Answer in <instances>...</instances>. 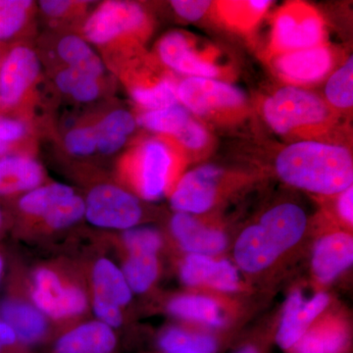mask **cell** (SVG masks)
<instances>
[{
    "label": "cell",
    "mask_w": 353,
    "mask_h": 353,
    "mask_svg": "<svg viewBox=\"0 0 353 353\" xmlns=\"http://www.w3.org/2000/svg\"><path fill=\"white\" fill-rule=\"evenodd\" d=\"M3 268H4L3 259H2L1 255H0V279H1L2 274H3Z\"/></svg>",
    "instance_id": "cell-46"
},
{
    "label": "cell",
    "mask_w": 353,
    "mask_h": 353,
    "mask_svg": "<svg viewBox=\"0 0 353 353\" xmlns=\"http://www.w3.org/2000/svg\"><path fill=\"white\" fill-rule=\"evenodd\" d=\"M116 345L112 329L101 321L77 327L58 340L57 353H110Z\"/></svg>",
    "instance_id": "cell-19"
},
{
    "label": "cell",
    "mask_w": 353,
    "mask_h": 353,
    "mask_svg": "<svg viewBox=\"0 0 353 353\" xmlns=\"http://www.w3.org/2000/svg\"><path fill=\"white\" fill-rule=\"evenodd\" d=\"M0 318L12 328L18 340L23 343L39 341L48 327L44 314L36 306L14 299L0 303Z\"/></svg>",
    "instance_id": "cell-20"
},
{
    "label": "cell",
    "mask_w": 353,
    "mask_h": 353,
    "mask_svg": "<svg viewBox=\"0 0 353 353\" xmlns=\"http://www.w3.org/2000/svg\"><path fill=\"white\" fill-rule=\"evenodd\" d=\"M234 353H260L259 348L255 347L254 345H245V347L239 348L238 350H236Z\"/></svg>",
    "instance_id": "cell-45"
},
{
    "label": "cell",
    "mask_w": 353,
    "mask_h": 353,
    "mask_svg": "<svg viewBox=\"0 0 353 353\" xmlns=\"http://www.w3.org/2000/svg\"><path fill=\"white\" fill-rule=\"evenodd\" d=\"M123 239L130 254L157 255L162 245L161 236L152 228H131L126 230Z\"/></svg>",
    "instance_id": "cell-36"
},
{
    "label": "cell",
    "mask_w": 353,
    "mask_h": 353,
    "mask_svg": "<svg viewBox=\"0 0 353 353\" xmlns=\"http://www.w3.org/2000/svg\"><path fill=\"white\" fill-rule=\"evenodd\" d=\"M175 12L183 19L197 21L203 17L211 6L210 1H199V0H174L171 1Z\"/></svg>",
    "instance_id": "cell-41"
},
{
    "label": "cell",
    "mask_w": 353,
    "mask_h": 353,
    "mask_svg": "<svg viewBox=\"0 0 353 353\" xmlns=\"http://www.w3.org/2000/svg\"><path fill=\"white\" fill-rule=\"evenodd\" d=\"M67 152L76 157H88L97 150L94 126L77 127L67 132L64 139Z\"/></svg>",
    "instance_id": "cell-37"
},
{
    "label": "cell",
    "mask_w": 353,
    "mask_h": 353,
    "mask_svg": "<svg viewBox=\"0 0 353 353\" xmlns=\"http://www.w3.org/2000/svg\"><path fill=\"white\" fill-rule=\"evenodd\" d=\"M150 22L145 9L134 2L111 0L101 4L83 25L85 41L95 44L111 59L128 44L143 41Z\"/></svg>",
    "instance_id": "cell-3"
},
{
    "label": "cell",
    "mask_w": 353,
    "mask_h": 353,
    "mask_svg": "<svg viewBox=\"0 0 353 353\" xmlns=\"http://www.w3.org/2000/svg\"><path fill=\"white\" fill-rule=\"evenodd\" d=\"M327 101L332 106L340 109L352 108L353 104V60L334 72L325 88Z\"/></svg>",
    "instance_id": "cell-34"
},
{
    "label": "cell",
    "mask_w": 353,
    "mask_h": 353,
    "mask_svg": "<svg viewBox=\"0 0 353 353\" xmlns=\"http://www.w3.org/2000/svg\"><path fill=\"white\" fill-rule=\"evenodd\" d=\"M350 345L347 330L339 323H325L309 329L292 353H343Z\"/></svg>",
    "instance_id": "cell-22"
},
{
    "label": "cell",
    "mask_w": 353,
    "mask_h": 353,
    "mask_svg": "<svg viewBox=\"0 0 353 353\" xmlns=\"http://www.w3.org/2000/svg\"><path fill=\"white\" fill-rule=\"evenodd\" d=\"M178 85L170 78L160 79L152 83H129L132 101L146 110H157L178 104Z\"/></svg>",
    "instance_id": "cell-26"
},
{
    "label": "cell",
    "mask_w": 353,
    "mask_h": 353,
    "mask_svg": "<svg viewBox=\"0 0 353 353\" xmlns=\"http://www.w3.org/2000/svg\"><path fill=\"white\" fill-rule=\"evenodd\" d=\"M43 176V166L34 158L16 153L0 157V196L36 189Z\"/></svg>",
    "instance_id": "cell-18"
},
{
    "label": "cell",
    "mask_w": 353,
    "mask_h": 353,
    "mask_svg": "<svg viewBox=\"0 0 353 353\" xmlns=\"http://www.w3.org/2000/svg\"><path fill=\"white\" fill-rule=\"evenodd\" d=\"M85 216L90 224L105 229L129 230L138 224L141 208L138 199L114 185H99L88 194Z\"/></svg>",
    "instance_id": "cell-7"
},
{
    "label": "cell",
    "mask_w": 353,
    "mask_h": 353,
    "mask_svg": "<svg viewBox=\"0 0 353 353\" xmlns=\"http://www.w3.org/2000/svg\"><path fill=\"white\" fill-rule=\"evenodd\" d=\"M85 216V201L76 196L58 203L43 216L46 224L53 229H64L72 226Z\"/></svg>",
    "instance_id": "cell-35"
},
{
    "label": "cell",
    "mask_w": 353,
    "mask_h": 353,
    "mask_svg": "<svg viewBox=\"0 0 353 353\" xmlns=\"http://www.w3.org/2000/svg\"><path fill=\"white\" fill-rule=\"evenodd\" d=\"M94 294L117 304L127 305L132 299V290L123 272L108 259H101L95 263L92 272Z\"/></svg>",
    "instance_id": "cell-24"
},
{
    "label": "cell",
    "mask_w": 353,
    "mask_h": 353,
    "mask_svg": "<svg viewBox=\"0 0 353 353\" xmlns=\"http://www.w3.org/2000/svg\"><path fill=\"white\" fill-rule=\"evenodd\" d=\"M352 261V236L345 233L327 234L316 243L312 257L313 273L319 282L327 284L350 268Z\"/></svg>",
    "instance_id": "cell-16"
},
{
    "label": "cell",
    "mask_w": 353,
    "mask_h": 353,
    "mask_svg": "<svg viewBox=\"0 0 353 353\" xmlns=\"http://www.w3.org/2000/svg\"><path fill=\"white\" fill-rule=\"evenodd\" d=\"M41 64L37 53L26 46L10 48L0 59V108L19 105L38 80Z\"/></svg>",
    "instance_id": "cell-9"
},
{
    "label": "cell",
    "mask_w": 353,
    "mask_h": 353,
    "mask_svg": "<svg viewBox=\"0 0 353 353\" xmlns=\"http://www.w3.org/2000/svg\"><path fill=\"white\" fill-rule=\"evenodd\" d=\"M157 52L167 67L183 75L213 79L219 74L217 66L199 55L182 32L164 36L158 43Z\"/></svg>",
    "instance_id": "cell-14"
},
{
    "label": "cell",
    "mask_w": 353,
    "mask_h": 353,
    "mask_svg": "<svg viewBox=\"0 0 353 353\" xmlns=\"http://www.w3.org/2000/svg\"><path fill=\"white\" fill-rule=\"evenodd\" d=\"M95 315L99 318V321L108 325L110 328H116L122 324L123 316L121 312V307L117 304L103 299V297L94 294L92 301Z\"/></svg>",
    "instance_id": "cell-40"
},
{
    "label": "cell",
    "mask_w": 353,
    "mask_h": 353,
    "mask_svg": "<svg viewBox=\"0 0 353 353\" xmlns=\"http://www.w3.org/2000/svg\"><path fill=\"white\" fill-rule=\"evenodd\" d=\"M57 54L69 68L101 80L105 67L101 58L94 52L85 39L76 34H68L57 44Z\"/></svg>",
    "instance_id": "cell-23"
},
{
    "label": "cell",
    "mask_w": 353,
    "mask_h": 353,
    "mask_svg": "<svg viewBox=\"0 0 353 353\" xmlns=\"http://www.w3.org/2000/svg\"><path fill=\"white\" fill-rule=\"evenodd\" d=\"M270 1H233L220 4L221 16L232 27L248 29L256 24L270 6Z\"/></svg>",
    "instance_id": "cell-32"
},
{
    "label": "cell",
    "mask_w": 353,
    "mask_h": 353,
    "mask_svg": "<svg viewBox=\"0 0 353 353\" xmlns=\"http://www.w3.org/2000/svg\"><path fill=\"white\" fill-rule=\"evenodd\" d=\"M331 51L324 46L282 53L276 58L279 75L288 82L305 85L322 80L333 66Z\"/></svg>",
    "instance_id": "cell-13"
},
{
    "label": "cell",
    "mask_w": 353,
    "mask_h": 353,
    "mask_svg": "<svg viewBox=\"0 0 353 353\" xmlns=\"http://www.w3.org/2000/svg\"><path fill=\"white\" fill-rule=\"evenodd\" d=\"M159 345L167 353H215L217 341L208 334L170 329L160 338Z\"/></svg>",
    "instance_id": "cell-30"
},
{
    "label": "cell",
    "mask_w": 353,
    "mask_h": 353,
    "mask_svg": "<svg viewBox=\"0 0 353 353\" xmlns=\"http://www.w3.org/2000/svg\"><path fill=\"white\" fill-rule=\"evenodd\" d=\"M28 128L22 121L0 116V157L11 154L14 146L27 134Z\"/></svg>",
    "instance_id": "cell-38"
},
{
    "label": "cell",
    "mask_w": 353,
    "mask_h": 353,
    "mask_svg": "<svg viewBox=\"0 0 353 353\" xmlns=\"http://www.w3.org/2000/svg\"><path fill=\"white\" fill-rule=\"evenodd\" d=\"M190 120L189 110L179 104L157 110H146L136 119L139 126L172 137H175Z\"/></svg>",
    "instance_id": "cell-28"
},
{
    "label": "cell",
    "mask_w": 353,
    "mask_h": 353,
    "mask_svg": "<svg viewBox=\"0 0 353 353\" xmlns=\"http://www.w3.org/2000/svg\"><path fill=\"white\" fill-rule=\"evenodd\" d=\"M174 138L188 150H199L208 145L209 136L205 128L190 118Z\"/></svg>",
    "instance_id": "cell-39"
},
{
    "label": "cell",
    "mask_w": 353,
    "mask_h": 353,
    "mask_svg": "<svg viewBox=\"0 0 353 353\" xmlns=\"http://www.w3.org/2000/svg\"><path fill=\"white\" fill-rule=\"evenodd\" d=\"M338 210L341 219L345 221L347 224L353 223V189L352 187L341 192L339 197Z\"/></svg>",
    "instance_id": "cell-43"
},
{
    "label": "cell",
    "mask_w": 353,
    "mask_h": 353,
    "mask_svg": "<svg viewBox=\"0 0 353 353\" xmlns=\"http://www.w3.org/2000/svg\"><path fill=\"white\" fill-rule=\"evenodd\" d=\"M32 2L28 0H0V41L17 36L31 15Z\"/></svg>",
    "instance_id": "cell-33"
},
{
    "label": "cell",
    "mask_w": 353,
    "mask_h": 353,
    "mask_svg": "<svg viewBox=\"0 0 353 353\" xmlns=\"http://www.w3.org/2000/svg\"><path fill=\"white\" fill-rule=\"evenodd\" d=\"M136 126V118L129 111H111L94 126L97 150L105 155L117 152L127 143Z\"/></svg>",
    "instance_id": "cell-21"
},
{
    "label": "cell",
    "mask_w": 353,
    "mask_h": 353,
    "mask_svg": "<svg viewBox=\"0 0 353 353\" xmlns=\"http://www.w3.org/2000/svg\"><path fill=\"white\" fill-rule=\"evenodd\" d=\"M77 6H80V3L77 4V2L67 0H43L39 2V7L43 13L48 17L54 19L67 17L70 13L75 10Z\"/></svg>",
    "instance_id": "cell-42"
},
{
    "label": "cell",
    "mask_w": 353,
    "mask_h": 353,
    "mask_svg": "<svg viewBox=\"0 0 353 353\" xmlns=\"http://www.w3.org/2000/svg\"><path fill=\"white\" fill-rule=\"evenodd\" d=\"M74 194V190L64 183H54L39 185L36 189L26 192L21 197L19 208L26 214L43 217L58 203Z\"/></svg>",
    "instance_id": "cell-27"
},
{
    "label": "cell",
    "mask_w": 353,
    "mask_h": 353,
    "mask_svg": "<svg viewBox=\"0 0 353 353\" xmlns=\"http://www.w3.org/2000/svg\"><path fill=\"white\" fill-rule=\"evenodd\" d=\"M181 278L185 285H208L222 292H234L240 288V277L234 265L205 255L190 254L181 267Z\"/></svg>",
    "instance_id": "cell-15"
},
{
    "label": "cell",
    "mask_w": 353,
    "mask_h": 353,
    "mask_svg": "<svg viewBox=\"0 0 353 353\" xmlns=\"http://www.w3.org/2000/svg\"><path fill=\"white\" fill-rule=\"evenodd\" d=\"M278 175L294 187L321 194L352 187V153L343 146L314 141L292 143L278 155Z\"/></svg>",
    "instance_id": "cell-1"
},
{
    "label": "cell",
    "mask_w": 353,
    "mask_h": 353,
    "mask_svg": "<svg viewBox=\"0 0 353 353\" xmlns=\"http://www.w3.org/2000/svg\"><path fill=\"white\" fill-rule=\"evenodd\" d=\"M324 23L304 3H290L279 11L272 32V48L279 54L321 46Z\"/></svg>",
    "instance_id": "cell-6"
},
{
    "label": "cell",
    "mask_w": 353,
    "mask_h": 353,
    "mask_svg": "<svg viewBox=\"0 0 353 353\" xmlns=\"http://www.w3.org/2000/svg\"><path fill=\"white\" fill-rule=\"evenodd\" d=\"M2 223V214H1V210H0V226H1Z\"/></svg>",
    "instance_id": "cell-47"
},
{
    "label": "cell",
    "mask_w": 353,
    "mask_h": 353,
    "mask_svg": "<svg viewBox=\"0 0 353 353\" xmlns=\"http://www.w3.org/2000/svg\"><path fill=\"white\" fill-rule=\"evenodd\" d=\"M328 303V294L324 292L315 294L308 301L299 290L292 292L285 303L284 314L276 336L279 347L292 350Z\"/></svg>",
    "instance_id": "cell-12"
},
{
    "label": "cell",
    "mask_w": 353,
    "mask_h": 353,
    "mask_svg": "<svg viewBox=\"0 0 353 353\" xmlns=\"http://www.w3.org/2000/svg\"><path fill=\"white\" fill-rule=\"evenodd\" d=\"M178 101L197 115L240 108L245 101L243 92L230 83L210 78L189 77L176 87Z\"/></svg>",
    "instance_id": "cell-8"
},
{
    "label": "cell",
    "mask_w": 353,
    "mask_h": 353,
    "mask_svg": "<svg viewBox=\"0 0 353 353\" xmlns=\"http://www.w3.org/2000/svg\"><path fill=\"white\" fill-rule=\"evenodd\" d=\"M0 353H2V347H0Z\"/></svg>",
    "instance_id": "cell-48"
},
{
    "label": "cell",
    "mask_w": 353,
    "mask_h": 353,
    "mask_svg": "<svg viewBox=\"0 0 353 353\" xmlns=\"http://www.w3.org/2000/svg\"><path fill=\"white\" fill-rule=\"evenodd\" d=\"M306 228L303 209L292 203L267 211L259 224L246 228L234 245V259L243 271L264 270L299 243Z\"/></svg>",
    "instance_id": "cell-2"
},
{
    "label": "cell",
    "mask_w": 353,
    "mask_h": 353,
    "mask_svg": "<svg viewBox=\"0 0 353 353\" xmlns=\"http://www.w3.org/2000/svg\"><path fill=\"white\" fill-rule=\"evenodd\" d=\"M176 152L166 141L150 139L123 157L121 170L146 201L161 199L168 189L176 165Z\"/></svg>",
    "instance_id": "cell-4"
},
{
    "label": "cell",
    "mask_w": 353,
    "mask_h": 353,
    "mask_svg": "<svg viewBox=\"0 0 353 353\" xmlns=\"http://www.w3.org/2000/svg\"><path fill=\"white\" fill-rule=\"evenodd\" d=\"M168 309L169 312L178 317L209 326L220 327L224 323L219 305L208 296H178L169 303Z\"/></svg>",
    "instance_id": "cell-25"
},
{
    "label": "cell",
    "mask_w": 353,
    "mask_h": 353,
    "mask_svg": "<svg viewBox=\"0 0 353 353\" xmlns=\"http://www.w3.org/2000/svg\"><path fill=\"white\" fill-rule=\"evenodd\" d=\"M55 83L62 92L83 103L99 99L101 92V80L69 67L58 72Z\"/></svg>",
    "instance_id": "cell-29"
},
{
    "label": "cell",
    "mask_w": 353,
    "mask_h": 353,
    "mask_svg": "<svg viewBox=\"0 0 353 353\" xmlns=\"http://www.w3.org/2000/svg\"><path fill=\"white\" fill-rule=\"evenodd\" d=\"M32 299L43 314L54 319L81 314L88 305L87 296L82 290L63 285L54 272L46 268L34 274Z\"/></svg>",
    "instance_id": "cell-10"
},
{
    "label": "cell",
    "mask_w": 353,
    "mask_h": 353,
    "mask_svg": "<svg viewBox=\"0 0 353 353\" xmlns=\"http://www.w3.org/2000/svg\"><path fill=\"white\" fill-rule=\"evenodd\" d=\"M263 115L269 126L278 134L321 126L330 118V110L317 95L296 87L277 90L263 105Z\"/></svg>",
    "instance_id": "cell-5"
},
{
    "label": "cell",
    "mask_w": 353,
    "mask_h": 353,
    "mask_svg": "<svg viewBox=\"0 0 353 353\" xmlns=\"http://www.w3.org/2000/svg\"><path fill=\"white\" fill-rule=\"evenodd\" d=\"M17 340L15 332L4 320L0 318V347H2V350L11 347Z\"/></svg>",
    "instance_id": "cell-44"
},
{
    "label": "cell",
    "mask_w": 353,
    "mask_h": 353,
    "mask_svg": "<svg viewBox=\"0 0 353 353\" xmlns=\"http://www.w3.org/2000/svg\"><path fill=\"white\" fill-rule=\"evenodd\" d=\"M221 175L222 171L211 165L188 172L172 194V208L190 215L206 212L214 204Z\"/></svg>",
    "instance_id": "cell-11"
},
{
    "label": "cell",
    "mask_w": 353,
    "mask_h": 353,
    "mask_svg": "<svg viewBox=\"0 0 353 353\" xmlns=\"http://www.w3.org/2000/svg\"><path fill=\"white\" fill-rule=\"evenodd\" d=\"M122 272L132 292H145L152 287L158 276L157 255L143 253L130 254Z\"/></svg>",
    "instance_id": "cell-31"
},
{
    "label": "cell",
    "mask_w": 353,
    "mask_h": 353,
    "mask_svg": "<svg viewBox=\"0 0 353 353\" xmlns=\"http://www.w3.org/2000/svg\"><path fill=\"white\" fill-rule=\"evenodd\" d=\"M171 230L181 246L190 254H218L227 245L226 236L222 232L204 226L187 213L176 212L174 215Z\"/></svg>",
    "instance_id": "cell-17"
}]
</instances>
